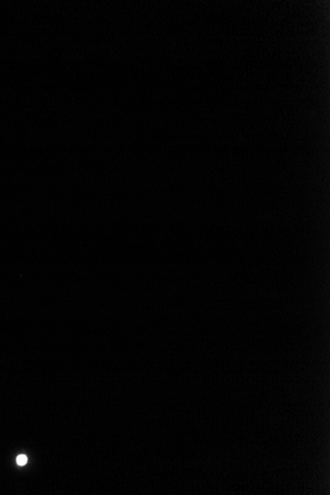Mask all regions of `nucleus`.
<instances>
[{"label":"nucleus","instance_id":"1","mask_svg":"<svg viewBox=\"0 0 330 495\" xmlns=\"http://www.w3.org/2000/svg\"><path fill=\"white\" fill-rule=\"evenodd\" d=\"M17 463L19 465H25L27 462H28V458L25 456V455H20L18 458H17Z\"/></svg>","mask_w":330,"mask_h":495}]
</instances>
